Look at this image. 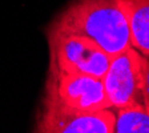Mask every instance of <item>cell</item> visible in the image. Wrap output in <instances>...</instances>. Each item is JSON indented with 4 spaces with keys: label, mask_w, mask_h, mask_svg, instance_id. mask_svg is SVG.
Here are the masks:
<instances>
[{
    "label": "cell",
    "mask_w": 149,
    "mask_h": 133,
    "mask_svg": "<svg viewBox=\"0 0 149 133\" xmlns=\"http://www.w3.org/2000/svg\"><path fill=\"white\" fill-rule=\"evenodd\" d=\"M47 32L87 37L111 57L132 47L128 20L117 0H73Z\"/></svg>",
    "instance_id": "1"
},
{
    "label": "cell",
    "mask_w": 149,
    "mask_h": 133,
    "mask_svg": "<svg viewBox=\"0 0 149 133\" xmlns=\"http://www.w3.org/2000/svg\"><path fill=\"white\" fill-rule=\"evenodd\" d=\"M49 45V71L88 75L102 79L111 56L95 41L71 33L47 32Z\"/></svg>",
    "instance_id": "2"
},
{
    "label": "cell",
    "mask_w": 149,
    "mask_h": 133,
    "mask_svg": "<svg viewBox=\"0 0 149 133\" xmlns=\"http://www.w3.org/2000/svg\"><path fill=\"white\" fill-rule=\"evenodd\" d=\"M43 102L72 111L112 109L102 79L55 71L48 73Z\"/></svg>",
    "instance_id": "3"
},
{
    "label": "cell",
    "mask_w": 149,
    "mask_h": 133,
    "mask_svg": "<svg viewBox=\"0 0 149 133\" xmlns=\"http://www.w3.org/2000/svg\"><path fill=\"white\" fill-rule=\"evenodd\" d=\"M113 109L144 102L143 99V55L133 47L113 56L102 76Z\"/></svg>",
    "instance_id": "4"
},
{
    "label": "cell",
    "mask_w": 149,
    "mask_h": 133,
    "mask_svg": "<svg viewBox=\"0 0 149 133\" xmlns=\"http://www.w3.org/2000/svg\"><path fill=\"white\" fill-rule=\"evenodd\" d=\"M116 115L108 109L72 111L44 104L35 132L40 133H113Z\"/></svg>",
    "instance_id": "5"
},
{
    "label": "cell",
    "mask_w": 149,
    "mask_h": 133,
    "mask_svg": "<svg viewBox=\"0 0 149 133\" xmlns=\"http://www.w3.org/2000/svg\"><path fill=\"white\" fill-rule=\"evenodd\" d=\"M130 31V43L141 55L149 56V0H117Z\"/></svg>",
    "instance_id": "6"
},
{
    "label": "cell",
    "mask_w": 149,
    "mask_h": 133,
    "mask_svg": "<svg viewBox=\"0 0 149 133\" xmlns=\"http://www.w3.org/2000/svg\"><path fill=\"white\" fill-rule=\"evenodd\" d=\"M113 133H149V105L137 102L116 109Z\"/></svg>",
    "instance_id": "7"
},
{
    "label": "cell",
    "mask_w": 149,
    "mask_h": 133,
    "mask_svg": "<svg viewBox=\"0 0 149 133\" xmlns=\"http://www.w3.org/2000/svg\"><path fill=\"white\" fill-rule=\"evenodd\" d=\"M143 99L149 105V56L143 55Z\"/></svg>",
    "instance_id": "8"
}]
</instances>
